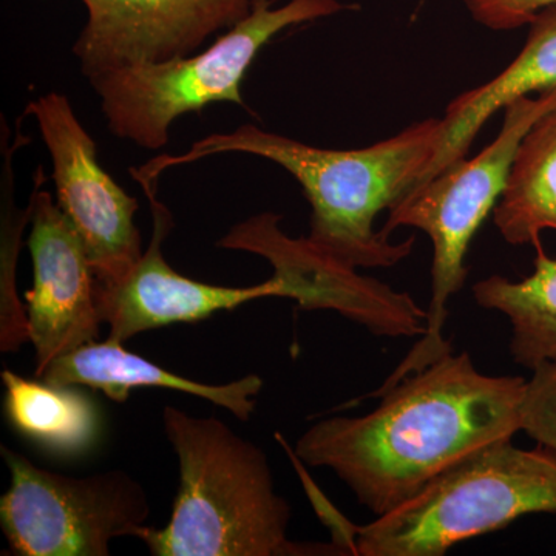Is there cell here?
I'll return each mask as SVG.
<instances>
[{
    "label": "cell",
    "instance_id": "6da1fadb",
    "mask_svg": "<svg viewBox=\"0 0 556 556\" xmlns=\"http://www.w3.org/2000/svg\"><path fill=\"white\" fill-rule=\"evenodd\" d=\"M527 380L486 376L448 353L380 394L365 416L309 427L295 457L334 471L357 503L382 517L464 456L521 431Z\"/></svg>",
    "mask_w": 556,
    "mask_h": 556
},
{
    "label": "cell",
    "instance_id": "7a4b0ae2",
    "mask_svg": "<svg viewBox=\"0 0 556 556\" xmlns=\"http://www.w3.org/2000/svg\"><path fill=\"white\" fill-rule=\"evenodd\" d=\"M441 138L442 118H427L368 148L332 150L243 124L201 138L181 155L155 156L130 174L146 189L159 186L161 174L172 167L222 153L273 161L298 179L309 201L308 240L314 247L350 268H393L412 254L415 239L394 243L376 230L375 219L415 188L433 163Z\"/></svg>",
    "mask_w": 556,
    "mask_h": 556
},
{
    "label": "cell",
    "instance_id": "3957f363",
    "mask_svg": "<svg viewBox=\"0 0 556 556\" xmlns=\"http://www.w3.org/2000/svg\"><path fill=\"white\" fill-rule=\"evenodd\" d=\"M164 433L178 457L169 522L144 526L138 540L153 556L346 555L339 544L294 543L291 506L278 495L269 459L217 417L163 409Z\"/></svg>",
    "mask_w": 556,
    "mask_h": 556
},
{
    "label": "cell",
    "instance_id": "277c9868",
    "mask_svg": "<svg viewBox=\"0 0 556 556\" xmlns=\"http://www.w3.org/2000/svg\"><path fill=\"white\" fill-rule=\"evenodd\" d=\"M536 514H556V457L501 439L464 456L376 521L350 527L346 546L350 555L442 556Z\"/></svg>",
    "mask_w": 556,
    "mask_h": 556
},
{
    "label": "cell",
    "instance_id": "5b68a950",
    "mask_svg": "<svg viewBox=\"0 0 556 556\" xmlns=\"http://www.w3.org/2000/svg\"><path fill=\"white\" fill-rule=\"evenodd\" d=\"M555 105L556 87L510 102L504 109L503 127L492 144L473 159L457 161L416 186L388 211L386 225L380 229L387 237L399 228H415L426 232L433 243L431 299L426 332L386 382L365 397H379L402 379L452 353V343L444 338L447 303L466 283L468 248L503 197L522 138Z\"/></svg>",
    "mask_w": 556,
    "mask_h": 556
},
{
    "label": "cell",
    "instance_id": "8992f818",
    "mask_svg": "<svg viewBox=\"0 0 556 556\" xmlns=\"http://www.w3.org/2000/svg\"><path fill=\"white\" fill-rule=\"evenodd\" d=\"M354 9L340 0H289L276 9L270 0H254L244 20L201 53L112 70L89 83L110 134L160 150L169 142L172 124L190 112L218 102L248 109L241 84L278 33Z\"/></svg>",
    "mask_w": 556,
    "mask_h": 556
},
{
    "label": "cell",
    "instance_id": "52a82bcc",
    "mask_svg": "<svg viewBox=\"0 0 556 556\" xmlns=\"http://www.w3.org/2000/svg\"><path fill=\"white\" fill-rule=\"evenodd\" d=\"M10 486L0 500V525L10 554L109 556L118 538H138L150 515L144 486L123 470L86 478L40 468L2 445Z\"/></svg>",
    "mask_w": 556,
    "mask_h": 556
},
{
    "label": "cell",
    "instance_id": "ba28073f",
    "mask_svg": "<svg viewBox=\"0 0 556 556\" xmlns=\"http://www.w3.org/2000/svg\"><path fill=\"white\" fill-rule=\"evenodd\" d=\"M25 115L38 124L53 166L56 203L79 233L98 283H119L144 254L135 225L138 200L102 169L97 142L65 94L36 98Z\"/></svg>",
    "mask_w": 556,
    "mask_h": 556
},
{
    "label": "cell",
    "instance_id": "9c48e42d",
    "mask_svg": "<svg viewBox=\"0 0 556 556\" xmlns=\"http://www.w3.org/2000/svg\"><path fill=\"white\" fill-rule=\"evenodd\" d=\"M30 203L33 287L27 299L28 342L36 353V378L62 356L100 342L102 321L97 277L86 247L49 190L35 175Z\"/></svg>",
    "mask_w": 556,
    "mask_h": 556
},
{
    "label": "cell",
    "instance_id": "30bf717a",
    "mask_svg": "<svg viewBox=\"0 0 556 556\" xmlns=\"http://www.w3.org/2000/svg\"><path fill=\"white\" fill-rule=\"evenodd\" d=\"M87 22L73 54L87 79L188 56L251 13L254 0H80Z\"/></svg>",
    "mask_w": 556,
    "mask_h": 556
},
{
    "label": "cell",
    "instance_id": "8fae6325",
    "mask_svg": "<svg viewBox=\"0 0 556 556\" xmlns=\"http://www.w3.org/2000/svg\"><path fill=\"white\" fill-rule=\"evenodd\" d=\"M281 215H252L218 241L219 248L266 258L280 255L300 280V308L331 309L380 338H420L427 309L408 292L396 291L376 278L329 257L306 239H291L280 228Z\"/></svg>",
    "mask_w": 556,
    "mask_h": 556
},
{
    "label": "cell",
    "instance_id": "7c38bea8",
    "mask_svg": "<svg viewBox=\"0 0 556 556\" xmlns=\"http://www.w3.org/2000/svg\"><path fill=\"white\" fill-rule=\"evenodd\" d=\"M156 192L146 193L153 228L138 265L112 287H102L97 281L102 321L109 327L108 339L124 343L150 329L204 320L218 311L239 308L252 300L287 298V280L277 273L254 287L229 288L193 280L172 268L163 255V241L174 228V218Z\"/></svg>",
    "mask_w": 556,
    "mask_h": 556
},
{
    "label": "cell",
    "instance_id": "4fadbf2b",
    "mask_svg": "<svg viewBox=\"0 0 556 556\" xmlns=\"http://www.w3.org/2000/svg\"><path fill=\"white\" fill-rule=\"evenodd\" d=\"M39 379L58 386L101 391L110 401L118 404H124L131 391L139 388H163L204 399L228 409L239 420L251 419L257 408V396L265 386L257 375L219 386L188 379L131 353L123 342L112 339L89 343L58 358Z\"/></svg>",
    "mask_w": 556,
    "mask_h": 556
},
{
    "label": "cell",
    "instance_id": "5bb4252c",
    "mask_svg": "<svg viewBox=\"0 0 556 556\" xmlns=\"http://www.w3.org/2000/svg\"><path fill=\"white\" fill-rule=\"evenodd\" d=\"M556 87V5L530 22L529 35L517 58L500 75L450 102L442 116V138L433 163L416 186L437 177L468 150L486 121L519 98ZM415 186V188H416Z\"/></svg>",
    "mask_w": 556,
    "mask_h": 556
},
{
    "label": "cell",
    "instance_id": "9a60e30c",
    "mask_svg": "<svg viewBox=\"0 0 556 556\" xmlns=\"http://www.w3.org/2000/svg\"><path fill=\"white\" fill-rule=\"evenodd\" d=\"M5 412L11 426L54 455L80 456L100 438L97 405L80 387L27 379L3 369Z\"/></svg>",
    "mask_w": 556,
    "mask_h": 556
},
{
    "label": "cell",
    "instance_id": "2e32d148",
    "mask_svg": "<svg viewBox=\"0 0 556 556\" xmlns=\"http://www.w3.org/2000/svg\"><path fill=\"white\" fill-rule=\"evenodd\" d=\"M493 222L514 247H536L541 233L556 230V105L522 138Z\"/></svg>",
    "mask_w": 556,
    "mask_h": 556
},
{
    "label": "cell",
    "instance_id": "e0dca14e",
    "mask_svg": "<svg viewBox=\"0 0 556 556\" xmlns=\"http://www.w3.org/2000/svg\"><path fill=\"white\" fill-rule=\"evenodd\" d=\"M535 269L519 281L490 276L473 285L475 302L510 321V354L532 371L556 358V258L536 244Z\"/></svg>",
    "mask_w": 556,
    "mask_h": 556
},
{
    "label": "cell",
    "instance_id": "ac0fdd59",
    "mask_svg": "<svg viewBox=\"0 0 556 556\" xmlns=\"http://www.w3.org/2000/svg\"><path fill=\"white\" fill-rule=\"evenodd\" d=\"M28 138L17 134L11 149L2 142V343L3 353L16 351L28 340L27 313L17 303L14 291V269H16L17 251H20L21 232L25 222L30 219V208L13 214V169L11 159L17 148L27 144Z\"/></svg>",
    "mask_w": 556,
    "mask_h": 556
},
{
    "label": "cell",
    "instance_id": "d6986e66",
    "mask_svg": "<svg viewBox=\"0 0 556 556\" xmlns=\"http://www.w3.org/2000/svg\"><path fill=\"white\" fill-rule=\"evenodd\" d=\"M521 431L556 457V358L538 365L527 380Z\"/></svg>",
    "mask_w": 556,
    "mask_h": 556
},
{
    "label": "cell",
    "instance_id": "ffe728a7",
    "mask_svg": "<svg viewBox=\"0 0 556 556\" xmlns=\"http://www.w3.org/2000/svg\"><path fill=\"white\" fill-rule=\"evenodd\" d=\"M478 24L493 31H511L529 27L541 11L556 5V0H464Z\"/></svg>",
    "mask_w": 556,
    "mask_h": 556
}]
</instances>
